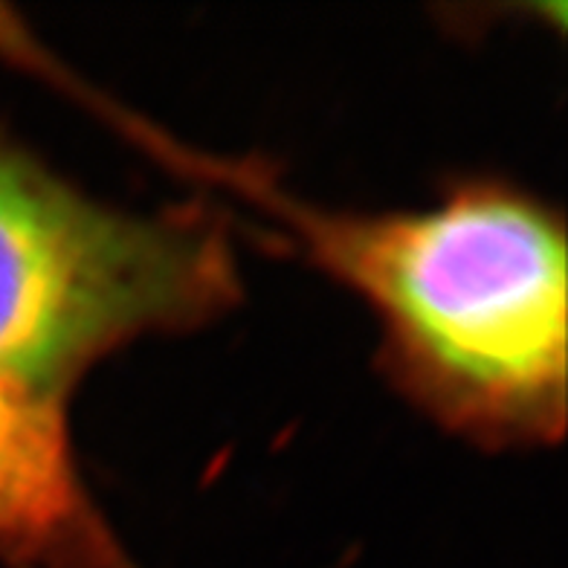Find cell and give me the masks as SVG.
<instances>
[{
    "mask_svg": "<svg viewBox=\"0 0 568 568\" xmlns=\"http://www.w3.org/2000/svg\"><path fill=\"white\" fill-rule=\"evenodd\" d=\"M377 311L400 372L456 424L548 438L566 418V244L531 201L464 189L404 215H328L258 192Z\"/></svg>",
    "mask_w": 568,
    "mask_h": 568,
    "instance_id": "obj_1",
    "label": "cell"
},
{
    "mask_svg": "<svg viewBox=\"0 0 568 568\" xmlns=\"http://www.w3.org/2000/svg\"><path fill=\"white\" fill-rule=\"evenodd\" d=\"M232 296L224 232L197 212L111 210L0 142V381L55 400L93 359Z\"/></svg>",
    "mask_w": 568,
    "mask_h": 568,
    "instance_id": "obj_2",
    "label": "cell"
},
{
    "mask_svg": "<svg viewBox=\"0 0 568 568\" xmlns=\"http://www.w3.org/2000/svg\"><path fill=\"white\" fill-rule=\"evenodd\" d=\"M0 557L27 568H131L90 505L59 400L0 381Z\"/></svg>",
    "mask_w": 568,
    "mask_h": 568,
    "instance_id": "obj_3",
    "label": "cell"
}]
</instances>
